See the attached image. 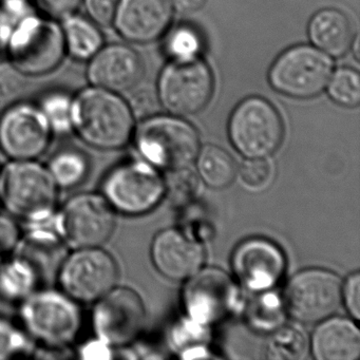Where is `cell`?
<instances>
[{
  "instance_id": "1",
  "label": "cell",
  "mask_w": 360,
  "mask_h": 360,
  "mask_svg": "<svg viewBox=\"0 0 360 360\" xmlns=\"http://www.w3.org/2000/svg\"><path fill=\"white\" fill-rule=\"evenodd\" d=\"M136 129L129 103L117 92L89 85L73 96L72 132L96 150L127 146Z\"/></svg>"
},
{
  "instance_id": "2",
  "label": "cell",
  "mask_w": 360,
  "mask_h": 360,
  "mask_svg": "<svg viewBox=\"0 0 360 360\" xmlns=\"http://www.w3.org/2000/svg\"><path fill=\"white\" fill-rule=\"evenodd\" d=\"M18 317L33 342L53 351L72 345L84 326L82 304L58 288L35 290L18 304Z\"/></svg>"
},
{
  "instance_id": "3",
  "label": "cell",
  "mask_w": 360,
  "mask_h": 360,
  "mask_svg": "<svg viewBox=\"0 0 360 360\" xmlns=\"http://www.w3.org/2000/svg\"><path fill=\"white\" fill-rule=\"evenodd\" d=\"M58 198L60 189L39 160H8L0 167V205L24 224L53 216Z\"/></svg>"
},
{
  "instance_id": "4",
  "label": "cell",
  "mask_w": 360,
  "mask_h": 360,
  "mask_svg": "<svg viewBox=\"0 0 360 360\" xmlns=\"http://www.w3.org/2000/svg\"><path fill=\"white\" fill-rule=\"evenodd\" d=\"M3 51L28 77L50 75L67 56L60 20L29 12L14 25Z\"/></svg>"
},
{
  "instance_id": "5",
  "label": "cell",
  "mask_w": 360,
  "mask_h": 360,
  "mask_svg": "<svg viewBox=\"0 0 360 360\" xmlns=\"http://www.w3.org/2000/svg\"><path fill=\"white\" fill-rule=\"evenodd\" d=\"M132 140L145 161L168 172L188 167L201 148L198 130L174 115L143 120Z\"/></svg>"
},
{
  "instance_id": "6",
  "label": "cell",
  "mask_w": 360,
  "mask_h": 360,
  "mask_svg": "<svg viewBox=\"0 0 360 360\" xmlns=\"http://www.w3.org/2000/svg\"><path fill=\"white\" fill-rule=\"evenodd\" d=\"M100 193L117 214L141 216L159 205L165 195V182L148 162L129 160L107 172Z\"/></svg>"
},
{
  "instance_id": "7",
  "label": "cell",
  "mask_w": 360,
  "mask_h": 360,
  "mask_svg": "<svg viewBox=\"0 0 360 360\" xmlns=\"http://www.w3.org/2000/svg\"><path fill=\"white\" fill-rule=\"evenodd\" d=\"M120 269L104 246L67 252L56 271L58 288L79 304H94L117 285Z\"/></svg>"
},
{
  "instance_id": "8",
  "label": "cell",
  "mask_w": 360,
  "mask_h": 360,
  "mask_svg": "<svg viewBox=\"0 0 360 360\" xmlns=\"http://www.w3.org/2000/svg\"><path fill=\"white\" fill-rule=\"evenodd\" d=\"M56 225L69 250L104 246L117 229V212L100 191L77 193L58 206Z\"/></svg>"
},
{
  "instance_id": "9",
  "label": "cell",
  "mask_w": 360,
  "mask_h": 360,
  "mask_svg": "<svg viewBox=\"0 0 360 360\" xmlns=\"http://www.w3.org/2000/svg\"><path fill=\"white\" fill-rule=\"evenodd\" d=\"M229 136L236 150L246 159H265L275 153L283 141V121L269 101L250 96L233 109Z\"/></svg>"
},
{
  "instance_id": "10",
  "label": "cell",
  "mask_w": 360,
  "mask_h": 360,
  "mask_svg": "<svg viewBox=\"0 0 360 360\" xmlns=\"http://www.w3.org/2000/svg\"><path fill=\"white\" fill-rule=\"evenodd\" d=\"M214 90L212 69L199 56L172 60L158 81L160 104L176 117L201 112L210 104Z\"/></svg>"
},
{
  "instance_id": "11",
  "label": "cell",
  "mask_w": 360,
  "mask_h": 360,
  "mask_svg": "<svg viewBox=\"0 0 360 360\" xmlns=\"http://www.w3.org/2000/svg\"><path fill=\"white\" fill-rule=\"evenodd\" d=\"M334 62L315 46L297 45L282 52L269 72L271 87L292 98L319 96L330 81Z\"/></svg>"
},
{
  "instance_id": "12",
  "label": "cell",
  "mask_w": 360,
  "mask_h": 360,
  "mask_svg": "<svg viewBox=\"0 0 360 360\" xmlns=\"http://www.w3.org/2000/svg\"><path fill=\"white\" fill-rule=\"evenodd\" d=\"M286 313L300 323H319L332 317L342 303V282L328 269L299 271L286 284Z\"/></svg>"
},
{
  "instance_id": "13",
  "label": "cell",
  "mask_w": 360,
  "mask_h": 360,
  "mask_svg": "<svg viewBox=\"0 0 360 360\" xmlns=\"http://www.w3.org/2000/svg\"><path fill=\"white\" fill-rule=\"evenodd\" d=\"M53 136L37 102L20 101L0 113V153L10 161L39 160Z\"/></svg>"
},
{
  "instance_id": "14",
  "label": "cell",
  "mask_w": 360,
  "mask_h": 360,
  "mask_svg": "<svg viewBox=\"0 0 360 360\" xmlns=\"http://www.w3.org/2000/svg\"><path fill=\"white\" fill-rule=\"evenodd\" d=\"M145 307L140 295L126 286H115L94 303L91 326L94 336L113 349L134 342L142 332Z\"/></svg>"
},
{
  "instance_id": "15",
  "label": "cell",
  "mask_w": 360,
  "mask_h": 360,
  "mask_svg": "<svg viewBox=\"0 0 360 360\" xmlns=\"http://www.w3.org/2000/svg\"><path fill=\"white\" fill-rule=\"evenodd\" d=\"M238 298L233 280L217 267L200 269L187 279L182 290L183 307L195 323L210 326L224 319Z\"/></svg>"
},
{
  "instance_id": "16",
  "label": "cell",
  "mask_w": 360,
  "mask_h": 360,
  "mask_svg": "<svg viewBox=\"0 0 360 360\" xmlns=\"http://www.w3.org/2000/svg\"><path fill=\"white\" fill-rule=\"evenodd\" d=\"M231 266L238 281L254 292L269 290L285 273L281 248L271 240L250 238L236 248Z\"/></svg>"
},
{
  "instance_id": "17",
  "label": "cell",
  "mask_w": 360,
  "mask_h": 360,
  "mask_svg": "<svg viewBox=\"0 0 360 360\" xmlns=\"http://www.w3.org/2000/svg\"><path fill=\"white\" fill-rule=\"evenodd\" d=\"M174 15L172 0H117L112 25L126 41L149 44L167 32Z\"/></svg>"
},
{
  "instance_id": "18",
  "label": "cell",
  "mask_w": 360,
  "mask_h": 360,
  "mask_svg": "<svg viewBox=\"0 0 360 360\" xmlns=\"http://www.w3.org/2000/svg\"><path fill=\"white\" fill-rule=\"evenodd\" d=\"M143 73L140 54L130 46L117 43L103 46L88 60L86 69L90 85L120 94L136 88Z\"/></svg>"
},
{
  "instance_id": "19",
  "label": "cell",
  "mask_w": 360,
  "mask_h": 360,
  "mask_svg": "<svg viewBox=\"0 0 360 360\" xmlns=\"http://www.w3.org/2000/svg\"><path fill=\"white\" fill-rule=\"evenodd\" d=\"M151 260L155 269L170 280L182 281L203 266L205 252L199 242L179 229H166L151 243Z\"/></svg>"
},
{
  "instance_id": "20",
  "label": "cell",
  "mask_w": 360,
  "mask_h": 360,
  "mask_svg": "<svg viewBox=\"0 0 360 360\" xmlns=\"http://www.w3.org/2000/svg\"><path fill=\"white\" fill-rule=\"evenodd\" d=\"M309 352L317 360H357L360 333L352 320L328 317L319 322L309 339Z\"/></svg>"
},
{
  "instance_id": "21",
  "label": "cell",
  "mask_w": 360,
  "mask_h": 360,
  "mask_svg": "<svg viewBox=\"0 0 360 360\" xmlns=\"http://www.w3.org/2000/svg\"><path fill=\"white\" fill-rule=\"evenodd\" d=\"M309 37L317 49L333 58L345 56L355 39L351 20L337 9L318 11L309 20Z\"/></svg>"
},
{
  "instance_id": "22",
  "label": "cell",
  "mask_w": 360,
  "mask_h": 360,
  "mask_svg": "<svg viewBox=\"0 0 360 360\" xmlns=\"http://www.w3.org/2000/svg\"><path fill=\"white\" fill-rule=\"evenodd\" d=\"M43 281L39 267L18 252L0 263V299L5 302L20 304L41 288Z\"/></svg>"
},
{
  "instance_id": "23",
  "label": "cell",
  "mask_w": 360,
  "mask_h": 360,
  "mask_svg": "<svg viewBox=\"0 0 360 360\" xmlns=\"http://www.w3.org/2000/svg\"><path fill=\"white\" fill-rule=\"evenodd\" d=\"M67 56L79 62H88L103 46L101 27L82 14L73 13L60 20Z\"/></svg>"
},
{
  "instance_id": "24",
  "label": "cell",
  "mask_w": 360,
  "mask_h": 360,
  "mask_svg": "<svg viewBox=\"0 0 360 360\" xmlns=\"http://www.w3.org/2000/svg\"><path fill=\"white\" fill-rule=\"evenodd\" d=\"M46 166L60 191H70L81 186L87 180L91 169L87 153L75 147L56 151Z\"/></svg>"
},
{
  "instance_id": "25",
  "label": "cell",
  "mask_w": 360,
  "mask_h": 360,
  "mask_svg": "<svg viewBox=\"0 0 360 360\" xmlns=\"http://www.w3.org/2000/svg\"><path fill=\"white\" fill-rule=\"evenodd\" d=\"M195 160L200 178L210 188H226L235 180V160L221 147L206 145L200 148Z\"/></svg>"
},
{
  "instance_id": "26",
  "label": "cell",
  "mask_w": 360,
  "mask_h": 360,
  "mask_svg": "<svg viewBox=\"0 0 360 360\" xmlns=\"http://www.w3.org/2000/svg\"><path fill=\"white\" fill-rule=\"evenodd\" d=\"M285 314L283 300L269 290L257 292L248 302L245 317L252 330L271 333L284 323Z\"/></svg>"
},
{
  "instance_id": "27",
  "label": "cell",
  "mask_w": 360,
  "mask_h": 360,
  "mask_svg": "<svg viewBox=\"0 0 360 360\" xmlns=\"http://www.w3.org/2000/svg\"><path fill=\"white\" fill-rule=\"evenodd\" d=\"M309 353V339L302 328L282 324L271 332L266 345V356L274 360H302Z\"/></svg>"
},
{
  "instance_id": "28",
  "label": "cell",
  "mask_w": 360,
  "mask_h": 360,
  "mask_svg": "<svg viewBox=\"0 0 360 360\" xmlns=\"http://www.w3.org/2000/svg\"><path fill=\"white\" fill-rule=\"evenodd\" d=\"M72 94L64 89H50L39 96L37 104L47 119L54 136L72 132Z\"/></svg>"
},
{
  "instance_id": "29",
  "label": "cell",
  "mask_w": 360,
  "mask_h": 360,
  "mask_svg": "<svg viewBox=\"0 0 360 360\" xmlns=\"http://www.w3.org/2000/svg\"><path fill=\"white\" fill-rule=\"evenodd\" d=\"M165 195L172 206L185 208L193 204L199 191L200 181L197 174L186 168L169 170L164 179Z\"/></svg>"
},
{
  "instance_id": "30",
  "label": "cell",
  "mask_w": 360,
  "mask_h": 360,
  "mask_svg": "<svg viewBox=\"0 0 360 360\" xmlns=\"http://www.w3.org/2000/svg\"><path fill=\"white\" fill-rule=\"evenodd\" d=\"M326 89L336 104L355 108L360 103L359 73L347 67L337 69L335 72L333 71Z\"/></svg>"
},
{
  "instance_id": "31",
  "label": "cell",
  "mask_w": 360,
  "mask_h": 360,
  "mask_svg": "<svg viewBox=\"0 0 360 360\" xmlns=\"http://www.w3.org/2000/svg\"><path fill=\"white\" fill-rule=\"evenodd\" d=\"M32 342L20 323L0 316V360L30 353Z\"/></svg>"
},
{
  "instance_id": "32",
  "label": "cell",
  "mask_w": 360,
  "mask_h": 360,
  "mask_svg": "<svg viewBox=\"0 0 360 360\" xmlns=\"http://www.w3.org/2000/svg\"><path fill=\"white\" fill-rule=\"evenodd\" d=\"M203 49L199 31L189 26H179L168 34L165 50L172 60L198 58Z\"/></svg>"
},
{
  "instance_id": "33",
  "label": "cell",
  "mask_w": 360,
  "mask_h": 360,
  "mask_svg": "<svg viewBox=\"0 0 360 360\" xmlns=\"http://www.w3.org/2000/svg\"><path fill=\"white\" fill-rule=\"evenodd\" d=\"M28 77L12 63L0 62V101L12 100L20 96L27 85Z\"/></svg>"
},
{
  "instance_id": "34",
  "label": "cell",
  "mask_w": 360,
  "mask_h": 360,
  "mask_svg": "<svg viewBox=\"0 0 360 360\" xmlns=\"http://www.w3.org/2000/svg\"><path fill=\"white\" fill-rule=\"evenodd\" d=\"M193 205L185 207L188 210L182 221L184 227L182 231L191 239L202 243L214 236V227L206 214L199 208H193Z\"/></svg>"
},
{
  "instance_id": "35",
  "label": "cell",
  "mask_w": 360,
  "mask_h": 360,
  "mask_svg": "<svg viewBox=\"0 0 360 360\" xmlns=\"http://www.w3.org/2000/svg\"><path fill=\"white\" fill-rule=\"evenodd\" d=\"M240 176L248 188L261 189L271 181V167L265 159H248L242 164Z\"/></svg>"
},
{
  "instance_id": "36",
  "label": "cell",
  "mask_w": 360,
  "mask_h": 360,
  "mask_svg": "<svg viewBox=\"0 0 360 360\" xmlns=\"http://www.w3.org/2000/svg\"><path fill=\"white\" fill-rule=\"evenodd\" d=\"M30 3L39 13L60 22L67 16L77 13L83 0H30Z\"/></svg>"
},
{
  "instance_id": "37",
  "label": "cell",
  "mask_w": 360,
  "mask_h": 360,
  "mask_svg": "<svg viewBox=\"0 0 360 360\" xmlns=\"http://www.w3.org/2000/svg\"><path fill=\"white\" fill-rule=\"evenodd\" d=\"M117 0H83L86 16L100 27L112 25Z\"/></svg>"
},
{
  "instance_id": "38",
  "label": "cell",
  "mask_w": 360,
  "mask_h": 360,
  "mask_svg": "<svg viewBox=\"0 0 360 360\" xmlns=\"http://www.w3.org/2000/svg\"><path fill=\"white\" fill-rule=\"evenodd\" d=\"M22 227L11 214L0 212V248L11 255L18 248L22 239Z\"/></svg>"
},
{
  "instance_id": "39",
  "label": "cell",
  "mask_w": 360,
  "mask_h": 360,
  "mask_svg": "<svg viewBox=\"0 0 360 360\" xmlns=\"http://www.w3.org/2000/svg\"><path fill=\"white\" fill-rule=\"evenodd\" d=\"M342 301L353 319L360 317V275L354 273L349 275L342 284Z\"/></svg>"
},
{
  "instance_id": "40",
  "label": "cell",
  "mask_w": 360,
  "mask_h": 360,
  "mask_svg": "<svg viewBox=\"0 0 360 360\" xmlns=\"http://www.w3.org/2000/svg\"><path fill=\"white\" fill-rule=\"evenodd\" d=\"M113 349L110 345L94 336L79 345V357L85 360H106L113 357Z\"/></svg>"
},
{
  "instance_id": "41",
  "label": "cell",
  "mask_w": 360,
  "mask_h": 360,
  "mask_svg": "<svg viewBox=\"0 0 360 360\" xmlns=\"http://www.w3.org/2000/svg\"><path fill=\"white\" fill-rule=\"evenodd\" d=\"M128 103L134 117H143L144 119L155 115V111L160 107L159 98L153 96L148 90L136 92L134 98Z\"/></svg>"
},
{
  "instance_id": "42",
  "label": "cell",
  "mask_w": 360,
  "mask_h": 360,
  "mask_svg": "<svg viewBox=\"0 0 360 360\" xmlns=\"http://www.w3.org/2000/svg\"><path fill=\"white\" fill-rule=\"evenodd\" d=\"M174 9L183 13L199 11L204 7L206 0H172Z\"/></svg>"
},
{
  "instance_id": "43",
  "label": "cell",
  "mask_w": 360,
  "mask_h": 360,
  "mask_svg": "<svg viewBox=\"0 0 360 360\" xmlns=\"http://www.w3.org/2000/svg\"><path fill=\"white\" fill-rule=\"evenodd\" d=\"M352 49L354 50V54H355V58H359L360 52H359V39L358 37H355L353 41V44H352Z\"/></svg>"
},
{
  "instance_id": "44",
  "label": "cell",
  "mask_w": 360,
  "mask_h": 360,
  "mask_svg": "<svg viewBox=\"0 0 360 360\" xmlns=\"http://www.w3.org/2000/svg\"><path fill=\"white\" fill-rule=\"evenodd\" d=\"M8 256L7 252L3 250V248H0V263L3 262L5 260L6 257Z\"/></svg>"
}]
</instances>
